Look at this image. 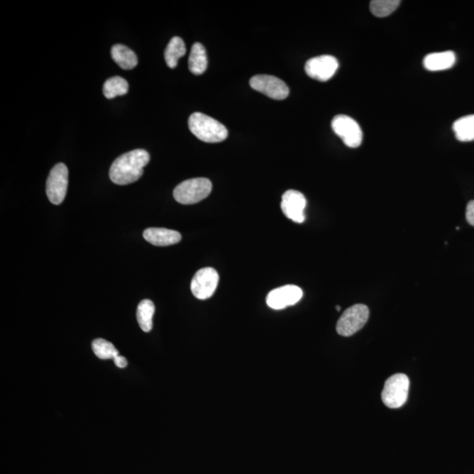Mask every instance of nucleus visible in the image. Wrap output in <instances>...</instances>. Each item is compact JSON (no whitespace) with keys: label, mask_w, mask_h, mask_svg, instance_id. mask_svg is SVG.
<instances>
[{"label":"nucleus","mask_w":474,"mask_h":474,"mask_svg":"<svg viewBox=\"0 0 474 474\" xmlns=\"http://www.w3.org/2000/svg\"><path fill=\"white\" fill-rule=\"evenodd\" d=\"M114 364L116 365L118 368H125L128 365L127 359H126L123 356L118 355L116 358L113 359Z\"/></svg>","instance_id":"nucleus-24"},{"label":"nucleus","mask_w":474,"mask_h":474,"mask_svg":"<svg viewBox=\"0 0 474 474\" xmlns=\"http://www.w3.org/2000/svg\"><path fill=\"white\" fill-rule=\"evenodd\" d=\"M409 379L406 374H395L385 382L381 398L390 409H399L405 404L409 395Z\"/></svg>","instance_id":"nucleus-4"},{"label":"nucleus","mask_w":474,"mask_h":474,"mask_svg":"<svg viewBox=\"0 0 474 474\" xmlns=\"http://www.w3.org/2000/svg\"><path fill=\"white\" fill-rule=\"evenodd\" d=\"M209 65L205 48L202 43H196L192 45L189 57V70L194 75H202L206 72Z\"/></svg>","instance_id":"nucleus-16"},{"label":"nucleus","mask_w":474,"mask_h":474,"mask_svg":"<svg viewBox=\"0 0 474 474\" xmlns=\"http://www.w3.org/2000/svg\"><path fill=\"white\" fill-rule=\"evenodd\" d=\"M306 206L307 199L301 192L288 190L282 196L281 209L288 219L296 224H302L305 221Z\"/></svg>","instance_id":"nucleus-12"},{"label":"nucleus","mask_w":474,"mask_h":474,"mask_svg":"<svg viewBox=\"0 0 474 474\" xmlns=\"http://www.w3.org/2000/svg\"><path fill=\"white\" fill-rule=\"evenodd\" d=\"M114 61L123 70H132L138 65V58L134 51L127 46L116 44L111 50Z\"/></svg>","instance_id":"nucleus-15"},{"label":"nucleus","mask_w":474,"mask_h":474,"mask_svg":"<svg viewBox=\"0 0 474 474\" xmlns=\"http://www.w3.org/2000/svg\"><path fill=\"white\" fill-rule=\"evenodd\" d=\"M155 305L150 299H143L137 307L136 318L140 328L144 332H150L153 327Z\"/></svg>","instance_id":"nucleus-17"},{"label":"nucleus","mask_w":474,"mask_h":474,"mask_svg":"<svg viewBox=\"0 0 474 474\" xmlns=\"http://www.w3.org/2000/svg\"><path fill=\"white\" fill-rule=\"evenodd\" d=\"M453 131L461 142H471L474 140V114L459 118L454 122Z\"/></svg>","instance_id":"nucleus-19"},{"label":"nucleus","mask_w":474,"mask_h":474,"mask_svg":"<svg viewBox=\"0 0 474 474\" xmlns=\"http://www.w3.org/2000/svg\"><path fill=\"white\" fill-rule=\"evenodd\" d=\"M251 88L268 96V97L282 101L289 95V88L284 81L277 77L270 75H257L250 80Z\"/></svg>","instance_id":"nucleus-9"},{"label":"nucleus","mask_w":474,"mask_h":474,"mask_svg":"<svg viewBox=\"0 0 474 474\" xmlns=\"http://www.w3.org/2000/svg\"><path fill=\"white\" fill-rule=\"evenodd\" d=\"M369 318V309L365 305L357 304L344 311L336 324L340 336H351L364 327Z\"/></svg>","instance_id":"nucleus-5"},{"label":"nucleus","mask_w":474,"mask_h":474,"mask_svg":"<svg viewBox=\"0 0 474 474\" xmlns=\"http://www.w3.org/2000/svg\"><path fill=\"white\" fill-rule=\"evenodd\" d=\"M144 239L155 246H170L181 241L180 233L172 229L150 228L143 232Z\"/></svg>","instance_id":"nucleus-13"},{"label":"nucleus","mask_w":474,"mask_h":474,"mask_svg":"<svg viewBox=\"0 0 474 474\" xmlns=\"http://www.w3.org/2000/svg\"><path fill=\"white\" fill-rule=\"evenodd\" d=\"M302 296L303 292L301 288L294 285H287L270 292L266 298V303L271 309L280 310L295 305L301 301Z\"/></svg>","instance_id":"nucleus-11"},{"label":"nucleus","mask_w":474,"mask_h":474,"mask_svg":"<svg viewBox=\"0 0 474 474\" xmlns=\"http://www.w3.org/2000/svg\"><path fill=\"white\" fill-rule=\"evenodd\" d=\"M333 131L343 140L344 144L350 148H358L361 145L363 132L360 126L354 118L339 114L333 118L331 122Z\"/></svg>","instance_id":"nucleus-7"},{"label":"nucleus","mask_w":474,"mask_h":474,"mask_svg":"<svg viewBox=\"0 0 474 474\" xmlns=\"http://www.w3.org/2000/svg\"><path fill=\"white\" fill-rule=\"evenodd\" d=\"M399 4V0H373L370 3V9L374 16L387 17L398 9Z\"/></svg>","instance_id":"nucleus-21"},{"label":"nucleus","mask_w":474,"mask_h":474,"mask_svg":"<svg viewBox=\"0 0 474 474\" xmlns=\"http://www.w3.org/2000/svg\"><path fill=\"white\" fill-rule=\"evenodd\" d=\"M219 275L214 268H206L199 270L192 277L191 291L199 299H207L212 297L216 292Z\"/></svg>","instance_id":"nucleus-8"},{"label":"nucleus","mask_w":474,"mask_h":474,"mask_svg":"<svg viewBox=\"0 0 474 474\" xmlns=\"http://www.w3.org/2000/svg\"><path fill=\"white\" fill-rule=\"evenodd\" d=\"M150 160V154L144 150H135L121 155L111 166L110 179L118 186L134 183L143 175V169Z\"/></svg>","instance_id":"nucleus-1"},{"label":"nucleus","mask_w":474,"mask_h":474,"mask_svg":"<svg viewBox=\"0 0 474 474\" xmlns=\"http://www.w3.org/2000/svg\"><path fill=\"white\" fill-rule=\"evenodd\" d=\"M69 170L65 164H57L51 169L46 184V192L50 202L60 205L65 201L68 189Z\"/></svg>","instance_id":"nucleus-6"},{"label":"nucleus","mask_w":474,"mask_h":474,"mask_svg":"<svg viewBox=\"0 0 474 474\" xmlns=\"http://www.w3.org/2000/svg\"><path fill=\"white\" fill-rule=\"evenodd\" d=\"M338 66V59L333 55H324L309 59L306 62L305 70L311 79L326 82L335 75Z\"/></svg>","instance_id":"nucleus-10"},{"label":"nucleus","mask_w":474,"mask_h":474,"mask_svg":"<svg viewBox=\"0 0 474 474\" xmlns=\"http://www.w3.org/2000/svg\"><path fill=\"white\" fill-rule=\"evenodd\" d=\"M92 348L94 354L101 359H114L120 355L114 344L105 339H95L92 343Z\"/></svg>","instance_id":"nucleus-22"},{"label":"nucleus","mask_w":474,"mask_h":474,"mask_svg":"<svg viewBox=\"0 0 474 474\" xmlns=\"http://www.w3.org/2000/svg\"><path fill=\"white\" fill-rule=\"evenodd\" d=\"M465 216L468 224L474 226V199L468 204Z\"/></svg>","instance_id":"nucleus-23"},{"label":"nucleus","mask_w":474,"mask_h":474,"mask_svg":"<svg viewBox=\"0 0 474 474\" xmlns=\"http://www.w3.org/2000/svg\"><path fill=\"white\" fill-rule=\"evenodd\" d=\"M188 126L192 134L205 143H221L228 135V129L224 124L202 113L192 114L189 118Z\"/></svg>","instance_id":"nucleus-2"},{"label":"nucleus","mask_w":474,"mask_h":474,"mask_svg":"<svg viewBox=\"0 0 474 474\" xmlns=\"http://www.w3.org/2000/svg\"><path fill=\"white\" fill-rule=\"evenodd\" d=\"M128 92L127 80L121 77H113L104 84L103 92L106 99H114L122 96Z\"/></svg>","instance_id":"nucleus-20"},{"label":"nucleus","mask_w":474,"mask_h":474,"mask_svg":"<svg viewBox=\"0 0 474 474\" xmlns=\"http://www.w3.org/2000/svg\"><path fill=\"white\" fill-rule=\"evenodd\" d=\"M187 49L184 40L180 37H173L166 47L165 58L166 64L170 69L177 67L180 58L186 55Z\"/></svg>","instance_id":"nucleus-18"},{"label":"nucleus","mask_w":474,"mask_h":474,"mask_svg":"<svg viewBox=\"0 0 474 474\" xmlns=\"http://www.w3.org/2000/svg\"><path fill=\"white\" fill-rule=\"evenodd\" d=\"M212 192V183L205 177L184 181L173 192L176 201L184 205H192L203 201Z\"/></svg>","instance_id":"nucleus-3"},{"label":"nucleus","mask_w":474,"mask_h":474,"mask_svg":"<svg viewBox=\"0 0 474 474\" xmlns=\"http://www.w3.org/2000/svg\"><path fill=\"white\" fill-rule=\"evenodd\" d=\"M336 310H338V311H340V310H341V307H340V306H336Z\"/></svg>","instance_id":"nucleus-25"},{"label":"nucleus","mask_w":474,"mask_h":474,"mask_svg":"<svg viewBox=\"0 0 474 474\" xmlns=\"http://www.w3.org/2000/svg\"><path fill=\"white\" fill-rule=\"evenodd\" d=\"M456 62V55L453 51L436 52L426 55L424 66L429 72H440L451 69Z\"/></svg>","instance_id":"nucleus-14"}]
</instances>
